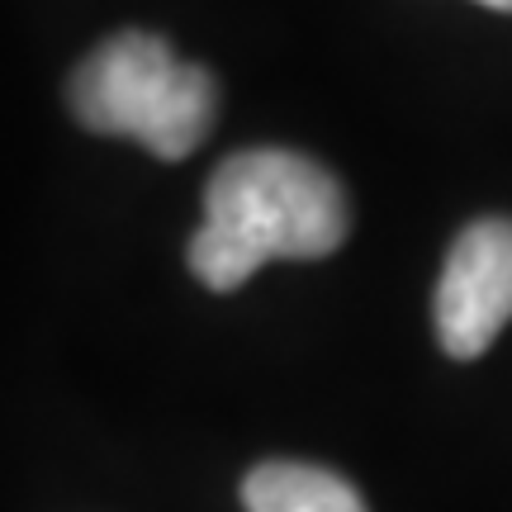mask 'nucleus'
<instances>
[{"mask_svg":"<svg viewBox=\"0 0 512 512\" xmlns=\"http://www.w3.org/2000/svg\"><path fill=\"white\" fill-rule=\"evenodd\" d=\"M347 190L328 166L285 147H247L204 185L190 271L209 290H238L266 261H318L347 242Z\"/></svg>","mask_w":512,"mask_h":512,"instance_id":"obj_1","label":"nucleus"},{"mask_svg":"<svg viewBox=\"0 0 512 512\" xmlns=\"http://www.w3.org/2000/svg\"><path fill=\"white\" fill-rule=\"evenodd\" d=\"M72 114L91 133H119L162 162H181L219 114L214 76L181 62L157 34H114L72 72Z\"/></svg>","mask_w":512,"mask_h":512,"instance_id":"obj_2","label":"nucleus"},{"mask_svg":"<svg viewBox=\"0 0 512 512\" xmlns=\"http://www.w3.org/2000/svg\"><path fill=\"white\" fill-rule=\"evenodd\" d=\"M437 342L456 361H475L512 323V219H475L446 252L432 299Z\"/></svg>","mask_w":512,"mask_h":512,"instance_id":"obj_3","label":"nucleus"},{"mask_svg":"<svg viewBox=\"0 0 512 512\" xmlns=\"http://www.w3.org/2000/svg\"><path fill=\"white\" fill-rule=\"evenodd\" d=\"M247 512H366L361 494L342 475L304 460H266L242 479Z\"/></svg>","mask_w":512,"mask_h":512,"instance_id":"obj_4","label":"nucleus"},{"mask_svg":"<svg viewBox=\"0 0 512 512\" xmlns=\"http://www.w3.org/2000/svg\"><path fill=\"white\" fill-rule=\"evenodd\" d=\"M479 5H489V10H512V0H479Z\"/></svg>","mask_w":512,"mask_h":512,"instance_id":"obj_5","label":"nucleus"}]
</instances>
